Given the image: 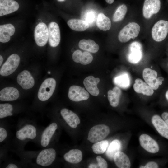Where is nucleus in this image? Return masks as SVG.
<instances>
[{
    "label": "nucleus",
    "instance_id": "nucleus-11",
    "mask_svg": "<svg viewBox=\"0 0 168 168\" xmlns=\"http://www.w3.org/2000/svg\"><path fill=\"white\" fill-rule=\"evenodd\" d=\"M160 8V0H145L142 9L143 16L146 19H149L157 13Z\"/></svg>",
    "mask_w": 168,
    "mask_h": 168
},
{
    "label": "nucleus",
    "instance_id": "nucleus-43",
    "mask_svg": "<svg viewBox=\"0 0 168 168\" xmlns=\"http://www.w3.org/2000/svg\"><path fill=\"white\" fill-rule=\"evenodd\" d=\"M114 0H105L107 3L110 4L112 3L114 1Z\"/></svg>",
    "mask_w": 168,
    "mask_h": 168
},
{
    "label": "nucleus",
    "instance_id": "nucleus-17",
    "mask_svg": "<svg viewBox=\"0 0 168 168\" xmlns=\"http://www.w3.org/2000/svg\"><path fill=\"white\" fill-rule=\"evenodd\" d=\"M18 3L13 0H0V16L7 15L17 11Z\"/></svg>",
    "mask_w": 168,
    "mask_h": 168
},
{
    "label": "nucleus",
    "instance_id": "nucleus-29",
    "mask_svg": "<svg viewBox=\"0 0 168 168\" xmlns=\"http://www.w3.org/2000/svg\"><path fill=\"white\" fill-rule=\"evenodd\" d=\"M96 23L98 28L103 31L109 30L111 27L110 19L102 13H100L98 14Z\"/></svg>",
    "mask_w": 168,
    "mask_h": 168
},
{
    "label": "nucleus",
    "instance_id": "nucleus-16",
    "mask_svg": "<svg viewBox=\"0 0 168 168\" xmlns=\"http://www.w3.org/2000/svg\"><path fill=\"white\" fill-rule=\"evenodd\" d=\"M61 114L68 125L71 128H75L80 122L77 115L72 111L63 108L60 111Z\"/></svg>",
    "mask_w": 168,
    "mask_h": 168
},
{
    "label": "nucleus",
    "instance_id": "nucleus-4",
    "mask_svg": "<svg viewBox=\"0 0 168 168\" xmlns=\"http://www.w3.org/2000/svg\"><path fill=\"white\" fill-rule=\"evenodd\" d=\"M157 75L156 70L149 68H145L142 71V77L145 82L154 90L157 89L164 80L162 77H157Z\"/></svg>",
    "mask_w": 168,
    "mask_h": 168
},
{
    "label": "nucleus",
    "instance_id": "nucleus-8",
    "mask_svg": "<svg viewBox=\"0 0 168 168\" xmlns=\"http://www.w3.org/2000/svg\"><path fill=\"white\" fill-rule=\"evenodd\" d=\"M34 37L36 44L40 47L44 46L49 39V31L46 24L40 23L35 26L34 30Z\"/></svg>",
    "mask_w": 168,
    "mask_h": 168
},
{
    "label": "nucleus",
    "instance_id": "nucleus-34",
    "mask_svg": "<svg viewBox=\"0 0 168 168\" xmlns=\"http://www.w3.org/2000/svg\"><path fill=\"white\" fill-rule=\"evenodd\" d=\"M13 110L12 106L10 104H0V118L1 119L12 115Z\"/></svg>",
    "mask_w": 168,
    "mask_h": 168
},
{
    "label": "nucleus",
    "instance_id": "nucleus-38",
    "mask_svg": "<svg viewBox=\"0 0 168 168\" xmlns=\"http://www.w3.org/2000/svg\"><path fill=\"white\" fill-rule=\"evenodd\" d=\"M7 131L4 128L0 127V142L3 141L7 138Z\"/></svg>",
    "mask_w": 168,
    "mask_h": 168
},
{
    "label": "nucleus",
    "instance_id": "nucleus-31",
    "mask_svg": "<svg viewBox=\"0 0 168 168\" xmlns=\"http://www.w3.org/2000/svg\"><path fill=\"white\" fill-rule=\"evenodd\" d=\"M121 147L120 142L117 139L113 141L110 144L106 152L107 156L112 159L115 153L120 150Z\"/></svg>",
    "mask_w": 168,
    "mask_h": 168
},
{
    "label": "nucleus",
    "instance_id": "nucleus-5",
    "mask_svg": "<svg viewBox=\"0 0 168 168\" xmlns=\"http://www.w3.org/2000/svg\"><path fill=\"white\" fill-rule=\"evenodd\" d=\"M168 33V21L160 20L157 22L153 26L151 31L153 39L156 42L163 41L166 37Z\"/></svg>",
    "mask_w": 168,
    "mask_h": 168
},
{
    "label": "nucleus",
    "instance_id": "nucleus-30",
    "mask_svg": "<svg viewBox=\"0 0 168 168\" xmlns=\"http://www.w3.org/2000/svg\"><path fill=\"white\" fill-rule=\"evenodd\" d=\"M114 82L116 85L121 88H127L130 84L129 75L126 73L121 74L114 78Z\"/></svg>",
    "mask_w": 168,
    "mask_h": 168
},
{
    "label": "nucleus",
    "instance_id": "nucleus-44",
    "mask_svg": "<svg viewBox=\"0 0 168 168\" xmlns=\"http://www.w3.org/2000/svg\"><path fill=\"white\" fill-rule=\"evenodd\" d=\"M0 66H1L3 61V58L1 55L0 56Z\"/></svg>",
    "mask_w": 168,
    "mask_h": 168
},
{
    "label": "nucleus",
    "instance_id": "nucleus-32",
    "mask_svg": "<svg viewBox=\"0 0 168 168\" xmlns=\"http://www.w3.org/2000/svg\"><path fill=\"white\" fill-rule=\"evenodd\" d=\"M127 11V7L124 4L119 6L114 13L113 20L114 22H119L124 17Z\"/></svg>",
    "mask_w": 168,
    "mask_h": 168
},
{
    "label": "nucleus",
    "instance_id": "nucleus-25",
    "mask_svg": "<svg viewBox=\"0 0 168 168\" xmlns=\"http://www.w3.org/2000/svg\"><path fill=\"white\" fill-rule=\"evenodd\" d=\"M63 158L66 161L69 163L77 164L82 161V151L79 149H71L64 154Z\"/></svg>",
    "mask_w": 168,
    "mask_h": 168
},
{
    "label": "nucleus",
    "instance_id": "nucleus-2",
    "mask_svg": "<svg viewBox=\"0 0 168 168\" xmlns=\"http://www.w3.org/2000/svg\"><path fill=\"white\" fill-rule=\"evenodd\" d=\"M56 82L52 78L45 79L40 85L38 92V97L40 101L48 100L52 95L55 88Z\"/></svg>",
    "mask_w": 168,
    "mask_h": 168
},
{
    "label": "nucleus",
    "instance_id": "nucleus-41",
    "mask_svg": "<svg viewBox=\"0 0 168 168\" xmlns=\"http://www.w3.org/2000/svg\"><path fill=\"white\" fill-rule=\"evenodd\" d=\"M6 168H17V166L12 163H10L6 167Z\"/></svg>",
    "mask_w": 168,
    "mask_h": 168
},
{
    "label": "nucleus",
    "instance_id": "nucleus-23",
    "mask_svg": "<svg viewBox=\"0 0 168 168\" xmlns=\"http://www.w3.org/2000/svg\"><path fill=\"white\" fill-rule=\"evenodd\" d=\"M15 31L14 26L11 24L0 26V42L6 43L8 42L11 36L13 35Z\"/></svg>",
    "mask_w": 168,
    "mask_h": 168
},
{
    "label": "nucleus",
    "instance_id": "nucleus-20",
    "mask_svg": "<svg viewBox=\"0 0 168 168\" xmlns=\"http://www.w3.org/2000/svg\"><path fill=\"white\" fill-rule=\"evenodd\" d=\"M19 96V91L13 87H6L0 91V100L2 101H14L18 99Z\"/></svg>",
    "mask_w": 168,
    "mask_h": 168
},
{
    "label": "nucleus",
    "instance_id": "nucleus-36",
    "mask_svg": "<svg viewBox=\"0 0 168 168\" xmlns=\"http://www.w3.org/2000/svg\"><path fill=\"white\" fill-rule=\"evenodd\" d=\"M82 54V52L79 50L75 51L72 55V58L74 61L76 63H79Z\"/></svg>",
    "mask_w": 168,
    "mask_h": 168
},
{
    "label": "nucleus",
    "instance_id": "nucleus-27",
    "mask_svg": "<svg viewBox=\"0 0 168 168\" xmlns=\"http://www.w3.org/2000/svg\"><path fill=\"white\" fill-rule=\"evenodd\" d=\"M67 24L72 30L77 31H85L89 27L87 22L80 19H70L68 21Z\"/></svg>",
    "mask_w": 168,
    "mask_h": 168
},
{
    "label": "nucleus",
    "instance_id": "nucleus-46",
    "mask_svg": "<svg viewBox=\"0 0 168 168\" xmlns=\"http://www.w3.org/2000/svg\"><path fill=\"white\" fill-rule=\"evenodd\" d=\"M59 2H63L65 0H57Z\"/></svg>",
    "mask_w": 168,
    "mask_h": 168
},
{
    "label": "nucleus",
    "instance_id": "nucleus-1",
    "mask_svg": "<svg viewBox=\"0 0 168 168\" xmlns=\"http://www.w3.org/2000/svg\"><path fill=\"white\" fill-rule=\"evenodd\" d=\"M139 25L135 22L129 23L120 31L118 35L119 41L125 43L131 39H134L138 35L140 31Z\"/></svg>",
    "mask_w": 168,
    "mask_h": 168
},
{
    "label": "nucleus",
    "instance_id": "nucleus-12",
    "mask_svg": "<svg viewBox=\"0 0 168 168\" xmlns=\"http://www.w3.org/2000/svg\"><path fill=\"white\" fill-rule=\"evenodd\" d=\"M139 141L141 147L147 152L155 153L159 151V146L156 141L147 134H142L139 138Z\"/></svg>",
    "mask_w": 168,
    "mask_h": 168
},
{
    "label": "nucleus",
    "instance_id": "nucleus-14",
    "mask_svg": "<svg viewBox=\"0 0 168 168\" xmlns=\"http://www.w3.org/2000/svg\"><path fill=\"white\" fill-rule=\"evenodd\" d=\"M17 81L21 87L25 90L31 88L35 84L33 78L26 70H24L19 74L17 77Z\"/></svg>",
    "mask_w": 168,
    "mask_h": 168
},
{
    "label": "nucleus",
    "instance_id": "nucleus-7",
    "mask_svg": "<svg viewBox=\"0 0 168 168\" xmlns=\"http://www.w3.org/2000/svg\"><path fill=\"white\" fill-rule=\"evenodd\" d=\"M143 57L142 47L138 42L132 43L129 46L127 58L130 63L136 64L139 62Z\"/></svg>",
    "mask_w": 168,
    "mask_h": 168
},
{
    "label": "nucleus",
    "instance_id": "nucleus-37",
    "mask_svg": "<svg viewBox=\"0 0 168 168\" xmlns=\"http://www.w3.org/2000/svg\"><path fill=\"white\" fill-rule=\"evenodd\" d=\"M96 159L98 162V165L99 168H107L108 164L106 161L101 156H97Z\"/></svg>",
    "mask_w": 168,
    "mask_h": 168
},
{
    "label": "nucleus",
    "instance_id": "nucleus-13",
    "mask_svg": "<svg viewBox=\"0 0 168 168\" xmlns=\"http://www.w3.org/2000/svg\"><path fill=\"white\" fill-rule=\"evenodd\" d=\"M48 29L49 44L52 47H56L59 44L60 40L59 26L57 23L52 22L49 24Z\"/></svg>",
    "mask_w": 168,
    "mask_h": 168
},
{
    "label": "nucleus",
    "instance_id": "nucleus-45",
    "mask_svg": "<svg viewBox=\"0 0 168 168\" xmlns=\"http://www.w3.org/2000/svg\"><path fill=\"white\" fill-rule=\"evenodd\" d=\"M165 97H166V99H167V100L168 101V90L167 91H166V93Z\"/></svg>",
    "mask_w": 168,
    "mask_h": 168
},
{
    "label": "nucleus",
    "instance_id": "nucleus-35",
    "mask_svg": "<svg viewBox=\"0 0 168 168\" xmlns=\"http://www.w3.org/2000/svg\"><path fill=\"white\" fill-rule=\"evenodd\" d=\"M93 59L92 55L88 51L82 53L79 63L83 65H87L91 62Z\"/></svg>",
    "mask_w": 168,
    "mask_h": 168
},
{
    "label": "nucleus",
    "instance_id": "nucleus-3",
    "mask_svg": "<svg viewBox=\"0 0 168 168\" xmlns=\"http://www.w3.org/2000/svg\"><path fill=\"white\" fill-rule=\"evenodd\" d=\"M109 128L105 124H98L90 130L87 140L92 143H96L104 139L109 134Z\"/></svg>",
    "mask_w": 168,
    "mask_h": 168
},
{
    "label": "nucleus",
    "instance_id": "nucleus-9",
    "mask_svg": "<svg viewBox=\"0 0 168 168\" xmlns=\"http://www.w3.org/2000/svg\"><path fill=\"white\" fill-rule=\"evenodd\" d=\"M56 156V152L53 148H49L42 150L38 154L36 163L42 166H47L54 161Z\"/></svg>",
    "mask_w": 168,
    "mask_h": 168
},
{
    "label": "nucleus",
    "instance_id": "nucleus-26",
    "mask_svg": "<svg viewBox=\"0 0 168 168\" xmlns=\"http://www.w3.org/2000/svg\"><path fill=\"white\" fill-rule=\"evenodd\" d=\"M121 93V90L116 86L114 87L112 90L108 91V99L111 106L115 107L118 106Z\"/></svg>",
    "mask_w": 168,
    "mask_h": 168
},
{
    "label": "nucleus",
    "instance_id": "nucleus-21",
    "mask_svg": "<svg viewBox=\"0 0 168 168\" xmlns=\"http://www.w3.org/2000/svg\"><path fill=\"white\" fill-rule=\"evenodd\" d=\"M100 81L99 78H95L92 76H90L84 79L83 84L87 90L91 95L96 96L99 93V91L97 85Z\"/></svg>",
    "mask_w": 168,
    "mask_h": 168
},
{
    "label": "nucleus",
    "instance_id": "nucleus-18",
    "mask_svg": "<svg viewBox=\"0 0 168 168\" xmlns=\"http://www.w3.org/2000/svg\"><path fill=\"white\" fill-rule=\"evenodd\" d=\"M152 122L160 134L168 139V125L164 120L159 115H155L152 116Z\"/></svg>",
    "mask_w": 168,
    "mask_h": 168
},
{
    "label": "nucleus",
    "instance_id": "nucleus-39",
    "mask_svg": "<svg viewBox=\"0 0 168 168\" xmlns=\"http://www.w3.org/2000/svg\"><path fill=\"white\" fill-rule=\"evenodd\" d=\"M158 167L157 164L154 161H150L147 163L144 166H141L140 168H157Z\"/></svg>",
    "mask_w": 168,
    "mask_h": 168
},
{
    "label": "nucleus",
    "instance_id": "nucleus-6",
    "mask_svg": "<svg viewBox=\"0 0 168 168\" xmlns=\"http://www.w3.org/2000/svg\"><path fill=\"white\" fill-rule=\"evenodd\" d=\"M20 62V58L16 54L10 56L2 65L0 70V74L2 76H8L15 71Z\"/></svg>",
    "mask_w": 168,
    "mask_h": 168
},
{
    "label": "nucleus",
    "instance_id": "nucleus-40",
    "mask_svg": "<svg viewBox=\"0 0 168 168\" xmlns=\"http://www.w3.org/2000/svg\"><path fill=\"white\" fill-rule=\"evenodd\" d=\"M163 119L168 125V113L164 112L161 115Z\"/></svg>",
    "mask_w": 168,
    "mask_h": 168
},
{
    "label": "nucleus",
    "instance_id": "nucleus-15",
    "mask_svg": "<svg viewBox=\"0 0 168 168\" xmlns=\"http://www.w3.org/2000/svg\"><path fill=\"white\" fill-rule=\"evenodd\" d=\"M16 136L18 139L21 140L26 139H34L36 136V129L33 125H26L17 131Z\"/></svg>",
    "mask_w": 168,
    "mask_h": 168
},
{
    "label": "nucleus",
    "instance_id": "nucleus-33",
    "mask_svg": "<svg viewBox=\"0 0 168 168\" xmlns=\"http://www.w3.org/2000/svg\"><path fill=\"white\" fill-rule=\"evenodd\" d=\"M106 140H101L94 144L92 147L93 152L96 154H101L105 152L108 146Z\"/></svg>",
    "mask_w": 168,
    "mask_h": 168
},
{
    "label": "nucleus",
    "instance_id": "nucleus-28",
    "mask_svg": "<svg viewBox=\"0 0 168 168\" xmlns=\"http://www.w3.org/2000/svg\"><path fill=\"white\" fill-rule=\"evenodd\" d=\"M78 46L81 49L93 53L98 52L99 46L94 40L91 39H82L78 43Z\"/></svg>",
    "mask_w": 168,
    "mask_h": 168
},
{
    "label": "nucleus",
    "instance_id": "nucleus-22",
    "mask_svg": "<svg viewBox=\"0 0 168 168\" xmlns=\"http://www.w3.org/2000/svg\"><path fill=\"white\" fill-rule=\"evenodd\" d=\"M58 128L57 124L53 122L48 126L43 131L41 137L40 143L42 146L46 147Z\"/></svg>",
    "mask_w": 168,
    "mask_h": 168
},
{
    "label": "nucleus",
    "instance_id": "nucleus-19",
    "mask_svg": "<svg viewBox=\"0 0 168 168\" xmlns=\"http://www.w3.org/2000/svg\"><path fill=\"white\" fill-rule=\"evenodd\" d=\"M133 88L134 91L137 93L142 94L147 96H151L154 93L153 89L146 82L139 78L135 80Z\"/></svg>",
    "mask_w": 168,
    "mask_h": 168
},
{
    "label": "nucleus",
    "instance_id": "nucleus-24",
    "mask_svg": "<svg viewBox=\"0 0 168 168\" xmlns=\"http://www.w3.org/2000/svg\"><path fill=\"white\" fill-rule=\"evenodd\" d=\"M114 160L116 166L119 168H129L131 162L128 156L124 153L118 151L114 155Z\"/></svg>",
    "mask_w": 168,
    "mask_h": 168
},
{
    "label": "nucleus",
    "instance_id": "nucleus-10",
    "mask_svg": "<svg viewBox=\"0 0 168 168\" xmlns=\"http://www.w3.org/2000/svg\"><path fill=\"white\" fill-rule=\"evenodd\" d=\"M68 96L71 100L78 102L87 100L89 97V94L84 88L73 85L69 88Z\"/></svg>",
    "mask_w": 168,
    "mask_h": 168
},
{
    "label": "nucleus",
    "instance_id": "nucleus-42",
    "mask_svg": "<svg viewBox=\"0 0 168 168\" xmlns=\"http://www.w3.org/2000/svg\"><path fill=\"white\" fill-rule=\"evenodd\" d=\"M88 168H98V165L91 164L90 165L88 166Z\"/></svg>",
    "mask_w": 168,
    "mask_h": 168
}]
</instances>
